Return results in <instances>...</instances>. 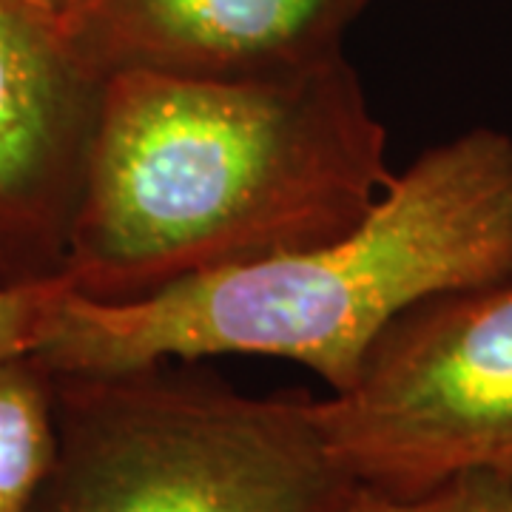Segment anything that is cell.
I'll use <instances>...</instances> for the list:
<instances>
[{"mask_svg":"<svg viewBox=\"0 0 512 512\" xmlns=\"http://www.w3.org/2000/svg\"><path fill=\"white\" fill-rule=\"evenodd\" d=\"M15 3L23 6L26 12H32L43 23L55 26L57 32L66 37L94 0H15Z\"/></svg>","mask_w":512,"mask_h":512,"instance_id":"obj_10","label":"cell"},{"mask_svg":"<svg viewBox=\"0 0 512 512\" xmlns=\"http://www.w3.org/2000/svg\"><path fill=\"white\" fill-rule=\"evenodd\" d=\"M100 97L55 26L0 0V285L66 271Z\"/></svg>","mask_w":512,"mask_h":512,"instance_id":"obj_5","label":"cell"},{"mask_svg":"<svg viewBox=\"0 0 512 512\" xmlns=\"http://www.w3.org/2000/svg\"><path fill=\"white\" fill-rule=\"evenodd\" d=\"M57 450L29 512H342L316 399L165 362L55 376Z\"/></svg>","mask_w":512,"mask_h":512,"instance_id":"obj_3","label":"cell"},{"mask_svg":"<svg viewBox=\"0 0 512 512\" xmlns=\"http://www.w3.org/2000/svg\"><path fill=\"white\" fill-rule=\"evenodd\" d=\"M57 450L55 373L37 359L0 362V512H29Z\"/></svg>","mask_w":512,"mask_h":512,"instance_id":"obj_7","label":"cell"},{"mask_svg":"<svg viewBox=\"0 0 512 512\" xmlns=\"http://www.w3.org/2000/svg\"><path fill=\"white\" fill-rule=\"evenodd\" d=\"M316 419L339 467L376 493L512 476V276L396 316L348 390L316 399Z\"/></svg>","mask_w":512,"mask_h":512,"instance_id":"obj_4","label":"cell"},{"mask_svg":"<svg viewBox=\"0 0 512 512\" xmlns=\"http://www.w3.org/2000/svg\"><path fill=\"white\" fill-rule=\"evenodd\" d=\"M393 177L345 55L245 80L111 74L63 276L134 302L348 234Z\"/></svg>","mask_w":512,"mask_h":512,"instance_id":"obj_1","label":"cell"},{"mask_svg":"<svg viewBox=\"0 0 512 512\" xmlns=\"http://www.w3.org/2000/svg\"><path fill=\"white\" fill-rule=\"evenodd\" d=\"M370 0H94L66 35L100 80L120 72L274 77L342 55Z\"/></svg>","mask_w":512,"mask_h":512,"instance_id":"obj_6","label":"cell"},{"mask_svg":"<svg viewBox=\"0 0 512 512\" xmlns=\"http://www.w3.org/2000/svg\"><path fill=\"white\" fill-rule=\"evenodd\" d=\"M504 276H512V137L473 128L427 148L348 234L134 302H94L66 288L35 356L55 376L276 356L342 393L396 316Z\"/></svg>","mask_w":512,"mask_h":512,"instance_id":"obj_2","label":"cell"},{"mask_svg":"<svg viewBox=\"0 0 512 512\" xmlns=\"http://www.w3.org/2000/svg\"><path fill=\"white\" fill-rule=\"evenodd\" d=\"M342 512H512V476L467 473L413 498L353 484Z\"/></svg>","mask_w":512,"mask_h":512,"instance_id":"obj_8","label":"cell"},{"mask_svg":"<svg viewBox=\"0 0 512 512\" xmlns=\"http://www.w3.org/2000/svg\"><path fill=\"white\" fill-rule=\"evenodd\" d=\"M66 288H72L66 276L32 285H0V362L35 353Z\"/></svg>","mask_w":512,"mask_h":512,"instance_id":"obj_9","label":"cell"}]
</instances>
